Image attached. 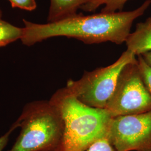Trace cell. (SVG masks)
I'll return each instance as SVG.
<instances>
[{
	"label": "cell",
	"mask_w": 151,
	"mask_h": 151,
	"mask_svg": "<svg viewBox=\"0 0 151 151\" xmlns=\"http://www.w3.org/2000/svg\"><path fill=\"white\" fill-rule=\"evenodd\" d=\"M151 5L147 0L133 11L100 13L84 16L76 14L58 21L37 24L23 19L24 27L21 41L31 46L49 38L65 37L87 44L110 42H125L134 21L143 15Z\"/></svg>",
	"instance_id": "cell-1"
},
{
	"label": "cell",
	"mask_w": 151,
	"mask_h": 151,
	"mask_svg": "<svg viewBox=\"0 0 151 151\" xmlns=\"http://www.w3.org/2000/svg\"><path fill=\"white\" fill-rule=\"evenodd\" d=\"M60 113L63 134L54 151H85L95 141L108 135L112 118L105 109L81 103L64 87L49 100Z\"/></svg>",
	"instance_id": "cell-2"
},
{
	"label": "cell",
	"mask_w": 151,
	"mask_h": 151,
	"mask_svg": "<svg viewBox=\"0 0 151 151\" xmlns=\"http://www.w3.org/2000/svg\"><path fill=\"white\" fill-rule=\"evenodd\" d=\"M16 123L20 133L9 151H54L59 145L63 122L49 100L27 104Z\"/></svg>",
	"instance_id": "cell-3"
},
{
	"label": "cell",
	"mask_w": 151,
	"mask_h": 151,
	"mask_svg": "<svg viewBox=\"0 0 151 151\" xmlns=\"http://www.w3.org/2000/svg\"><path fill=\"white\" fill-rule=\"evenodd\" d=\"M137 60L136 55L127 50L111 65L86 72L80 80H69L65 88L87 106L105 109L122 70L126 65Z\"/></svg>",
	"instance_id": "cell-4"
},
{
	"label": "cell",
	"mask_w": 151,
	"mask_h": 151,
	"mask_svg": "<svg viewBox=\"0 0 151 151\" xmlns=\"http://www.w3.org/2000/svg\"><path fill=\"white\" fill-rule=\"evenodd\" d=\"M105 109L112 118L151 110V95L140 75L137 60L122 70Z\"/></svg>",
	"instance_id": "cell-5"
},
{
	"label": "cell",
	"mask_w": 151,
	"mask_h": 151,
	"mask_svg": "<svg viewBox=\"0 0 151 151\" xmlns=\"http://www.w3.org/2000/svg\"><path fill=\"white\" fill-rule=\"evenodd\" d=\"M108 139L117 151H143L151 146V110L111 119Z\"/></svg>",
	"instance_id": "cell-6"
},
{
	"label": "cell",
	"mask_w": 151,
	"mask_h": 151,
	"mask_svg": "<svg viewBox=\"0 0 151 151\" xmlns=\"http://www.w3.org/2000/svg\"><path fill=\"white\" fill-rule=\"evenodd\" d=\"M127 49L136 56L151 52V22L138 23L135 31L130 33L125 42Z\"/></svg>",
	"instance_id": "cell-7"
},
{
	"label": "cell",
	"mask_w": 151,
	"mask_h": 151,
	"mask_svg": "<svg viewBox=\"0 0 151 151\" xmlns=\"http://www.w3.org/2000/svg\"><path fill=\"white\" fill-rule=\"evenodd\" d=\"M95 0H50L48 21L54 22L77 14L79 9Z\"/></svg>",
	"instance_id": "cell-8"
},
{
	"label": "cell",
	"mask_w": 151,
	"mask_h": 151,
	"mask_svg": "<svg viewBox=\"0 0 151 151\" xmlns=\"http://www.w3.org/2000/svg\"><path fill=\"white\" fill-rule=\"evenodd\" d=\"M23 27H17L0 19V47L21 39Z\"/></svg>",
	"instance_id": "cell-9"
},
{
	"label": "cell",
	"mask_w": 151,
	"mask_h": 151,
	"mask_svg": "<svg viewBox=\"0 0 151 151\" xmlns=\"http://www.w3.org/2000/svg\"><path fill=\"white\" fill-rule=\"evenodd\" d=\"M128 0H95L91 4H89L82 7V10L87 12H91L96 10L101 5L104 7L101 12L111 13L121 11L124 5Z\"/></svg>",
	"instance_id": "cell-10"
},
{
	"label": "cell",
	"mask_w": 151,
	"mask_h": 151,
	"mask_svg": "<svg viewBox=\"0 0 151 151\" xmlns=\"http://www.w3.org/2000/svg\"><path fill=\"white\" fill-rule=\"evenodd\" d=\"M140 75L147 90L151 95V67L147 63L141 55L137 56Z\"/></svg>",
	"instance_id": "cell-11"
},
{
	"label": "cell",
	"mask_w": 151,
	"mask_h": 151,
	"mask_svg": "<svg viewBox=\"0 0 151 151\" xmlns=\"http://www.w3.org/2000/svg\"><path fill=\"white\" fill-rule=\"evenodd\" d=\"M85 151H117L108 139L107 136L95 141Z\"/></svg>",
	"instance_id": "cell-12"
},
{
	"label": "cell",
	"mask_w": 151,
	"mask_h": 151,
	"mask_svg": "<svg viewBox=\"0 0 151 151\" xmlns=\"http://www.w3.org/2000/svg\"><path fill=\"white\" fill-rule=\"evenodd\" d=\"M14 8H19L27 11H32L37 8L35 0H9Z\"/></svg>",
	"instance_id": "cell-13"
},
{
	"label": "cell",
	"mask_w": 151,
	"mask_h": 151,
	"mask_svg": "<svg viewBox=\"0 0 151 151\" xmlns=\"http://www.w3.org/2000/svg\"><path fill=\"white\" fill-rule=\"evenodd\" d=\"M17 127H18V125L15 122L10 128V129L4 135H3L0 137V151H2L4 148L7 145L9 140V137L10 136L11 133Z\"/></svg>",
	"instance_id": "cell-14"
},
{
	"label": "cell",
	"mask_w": 151,
	"mask_h": 151,
	"mask_svg": "<svg viewBox=\"0 0 151 151\" xmlns=\"http://www.w3.org/2000/svg\"><path fill=\"white\" fill-rule=\"evenodd\" d=\"M147 63L151 67V52H148L141 55Z\"/></svg>",
	"instance_id": "cell-15"
},
{
	"label": "cell",
	"mask_w": 151,
	"mask_h": 151,
	"mask_svg": "<svg viewBox=\"0 0 151 151\" xmlns=\"http://www.w3.org/2000/svg\"><path fill=\"white\" fill-rule=\"evenodd\" d=\"M143 151H151V146H150L148 148H147L145 150Z\"/></svg>",
	"instance_id": "cell-16"
},
{
	"label": "cell",
	"mask_w": 151,
	"mask_h": 151,
	"mask_svg": "<svg viewBox=\"0 0 151 151\" xmlns=\"http://www.w3.org/2000/svg\"><path fill=\"white\" fill-rule=\"evenodd\" d=\"M1 16H2V11L1 10V9H0V19H1Z\"/></svg>",
	"instance_id": "cell-17"
},
{
	"label": "cell",
	"mask_w": 151,
	"mask_h": 151,
	"mask_svg": "<svg viewBox=\"0 0 151 151\" xmlns=\"http://www.w3.org/2000/svg\"><path fill=\"white\" fill-rule=\"evenodd\" d=\"M150 20H151V17H150Z\"/></svg>",
	"instance_id": "cell-18"
}]
</instances>
